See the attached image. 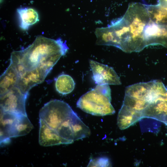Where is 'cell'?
Returning a JSON list of instances; mask_svg holds the SVG:
<instances>
[{"label":"cell","mask_w":167,"mask_h":167,"mask_svg":"<svg viewBox=\"0 0 167 167\" xmlns=\"http://www.w3.org/2000/svg\"><path fill=\"white\" fill-rule=\"evenodd\" d=\"M69 49L60 38L54 40L38 36L26 48L14 51L5 71L14 86L28 94L30 90L42 83L60 58Z\"/></svg>","instance_id":"6da1fadb"},{"label":"cell","mask_w":167,"mask_h":167,"mask_svg":"<svg viewBox=\"0 0 167 167\" xmlns=\"http://www.w3.org/2000/svg\"><path fill=\"white\" fill-rule=\"evenodd\" d=\"M150 20L146 5L131 3L122 17L96 29V44L113 46L127 53L140 52L148 46L144 32Z\"/></svg>","instance_id":"7a4b0ae2"},{"label":"cell","mask_w":167,"mask_h":167,"mask_svg":"<svg viewBox=\"0 0 167 167\" xmlns=\"http://www.w3.org/2000/svg\"><path fill=\"white\" fill-rule=\"evenodd\" d=\"M162 7L167 9V0H159V4Z\"/></svg>","instance_id":"e0dca14e"},{"label":"cell","mask_w":167,"mask_h":167,"mask_svg":"<svg viewBox=\"0 0 167 167\" xmlns=\"http://www.w3.org/2000/svg\"><path fill=\"white\" fill-rule=\"evenodd\" d=\"M56 130L62 137L73 141L88 137L91 134L89 127L75 113L60 125Z\"/></svg>","instance_id":"8992f818"},{"label":"cell","mask_w":167,"mask_h":167,"mask_svg":"<svg viewBox=\"0 0 167 167\" xmlns=\"http://www.w3.org/2000/svg\"><path fill=\"white\" fill-rule=\"evenodd\" d=\"M75 83L73 78L69 75L62 74L56 79L55 87L56 91L62 95L71 92L74 89Z\"/></svg>","instance_id":"4fadbf2b"},{"label":"cell","mask_w":167,"mask_h":167,"mask_svg":"<svg viewBox=\"0 0 167 167\" xmlns=\"http://www.w3.org/2000/svg\"><path fill=\"white\" fill-rule=\"evenodd\" d=\"M39 142L41 145L49 146L60 144H68L74 141L63 138L57 131L49 127L41 119H39Z\"/></svg>","instance_id":"ba28073f"},{"label":"cell","mask_w":167,"mask_h":167,"mask_svg":"<svg viewBox=\"0 0 167 167\" xmlns=\"http://www.w3.org/2000/svg\"><path fill=\"white\" fill-rule=\"evenodd\" d=\"M75 112L66 102L57 99L45 104L39 113L42 119L50 127L55 130L58 126Z\"/></svg>","instance_id":"277c9868"},{"label":"cell","mask_w":167,"mask_h":167,"mask_svg":"<svg viewBox=\"0 0 167 167\" xmlns=\"http://www.w3.org/2000/svg\"><path fill=\"white\" fill-rule=\"evenodd\" d=\"M19 17V26L24 30L39 20L37 12L34 9L29 7H21L17 10Z\"/></svg>","instance_id":"7c38bea8"},{"label":"cell","mask_w":167,"mask_h":167,"mask_svg":"<svg viewBox=\"0 0 167 167\" xmlns=\"http://www.w3.org/2000/svg\"><path fill=\"white\" fill-rule=\"evenodd\" d=\"M146 5L151 19L156 23L167 25V9L159 4Z\"/></svg>","instance_id":"5bb4252c"},{"label":"cell","mask_w":167,"mask_h":167,"mask_svg":"<svg viewBox=\"0 0 167 167\" xmlns=\"http://www.w3.org/2000/svg\"><path fill=\"white\" fill-rule=\"evenodd\" d=\"M142 119L141 114L123 105L118 114L117 124L119 128L124 130Z\"/></svg>","instance_id":"8fae6325"},{"label":"cell","mask_w":167,"mask_h":167,"mask_svg":"<svg viewBox=\"0 0 167 167\" xmlns=\"http://www.w3.org/2000/svg\"><path fill=\"white\" fill-rule=\"evenodd\" d=\"M28 95L22 92L17 87L11 88L0 94V110L27 115L25 104Z\"/></svg>","instance_id":"5b68a950"},{"label":"cell","mask_w":167,"mask_h":167,"mask_svg":"<svg viewBox=\"0 0 167 167\" xmlns=\"http://www.w3.org/2000/svg\"><path fill=\"white\" fill-rule=\"evenodd\" d=\"M33 126L27 115H19L16 123L13 137L24 136L28 134Z\"/></svg>","instance_id":"9a60e30c"},{"label":"cell","mask_w":167,"mask_h":167,"mask_svg":"<svg viewBox=\"0 0 167 167\" xmlns=\"http://www.w3.org/2000/svg\"></svg>","instance_id":"ac0fdd59"},{"label":"cell","mask_w":167,"mask_h":167,"mask_svg":"<svg viewBox=\"0 0 167 167\" xmlns=\"http://www.w3.org/2000/svg\"><path fill=\"white\" fill-rule=\"evenodd\" d=\"M143 118L154 119L167 125V93L160 96L146 108L142 113Z\"/></svg>","instance_id":"9c48e42d"},{"label":"cell","mask_w":167,"mask_h":167,"mask_svg":"<svg viewBox=\"0 0 167 167\" xmlns=\"http://www.w3.org/2000/svg\"><path fill=\"white\" fill-rule=\"evenodd\" d=\"M111 101V89L109 85L97 84L82 95L76 105L83 111L93 115H111L115 113Z\"/></svg>","instance_id":"3957f363"},{"label":"cell","mask_w":167,"mask_h":167,"mask_svg":"<svg viewBox=\"0 0 167 167\" xmlns=\"http://www.w3.org/2000/svg\"><path fill=\"white\" fill-rule=\"evenodd\" d=\"M19 115L0 110V144L8 143L13 138L15 126Z\"/></svg>","instance_id":"30bf717a"},{"label":"cell","mask_w":167,"mask_h":167,"mask_svg":"<svg viewBox=\"0 0 167 167\" xmlns=\"http://www.w3.org/2000/svg\"><path fill=\"white\" fill-rule=\"evenodd\" d=\"M108 159L104 157H100L90 160L88 166H108L109 165Z\"/></svg>","instance_id":"2e32d148"},{"label":"cell","mask_w":167,"mask_h":167,"mask_svg":"<svg viewBox=\"0 0 167 167\" xmlns=\"http://www.w3.org/2000/svg\"><path fill=\"white\" fill-rule=\"evenodd\" d=\"M93 74V79L98 85H115L121 84L119 77L112 67L93 60L89 61Z\"/></svg>","instance_id":"52a82bcc"}]
</instances>
